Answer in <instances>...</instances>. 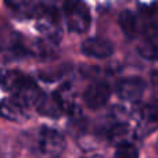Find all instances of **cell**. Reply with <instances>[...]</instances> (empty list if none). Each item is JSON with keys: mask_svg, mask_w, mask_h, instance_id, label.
<instances>
[{"mask_svg": "<svg viewBox=\"0 0 158 158\" xmlns=\"http://www.w3.org/2000/svg\"><path fill=\"white\" fill-rule=\"evenodd\" d=\"M82 53L92 58H107L112 54L114 47L103 38H90L82 43Z\"/></svg>", "mask_w": 158, "mask_h": 158, "instance_id": "obj_7", "label": "cell"}, {"mask_svg": "<svg viewBox=\"0 0 158 158\" xmlns=\"http://www.w3.org/2000/svg\"><path fill=\"white\" fill-rule=\"evenodd\" d=\"M115 158H139L136 147L131 143H123L118 146V150L115 153Z\"/></svg>", "mask_w": 158, "mask_h": 158, "instance_id": "obj_15", "label": "cell"}, {"mask_svg": "<svg viewBox=\"0 0 158 158\" xmlns=\"http://www.w3.org/2000/svg\"><path fill=\"white\" fill-rule=\"evenodd\" d=\"M67 27L71 32L83 33L90 25V13L82 0H67L64 4Z\"/></svg>", "mask_w": 158, "mask_h": 158, "instance_id": "obj_2", "label": "cell"}, {"mask_svg": "<svg viewBox=\"0 0 158 158\" xmlns=\"http://www.w3.org/2000/svg\"><path fill=\"white\" fill-rule=\"evenodd\" d=\"M35 107L38 110V112H40L42 115H46V117H50V118L60 117V114L64 111L63 106H61L60 100L57 98L56 94L52 96V97L43 94Z\"/></svg>", "mask_w": 158, "mask_h": 158, "instance_id": "obj_10", "label": "cell"}, {"mask_svg": "<svg viewBox=\"0 0 158 158\" xmlns=\"http://www.w3.org/2000/svg\"><path fill=\"white\" fill-rule=\"evenodd\" d=\"M139 54L147 60H158V31L146 33V39L139 46Z\"/></svg>", "mask_w": 158, "mask_h": 158, "instance_id": "obj_12", "label": "cell"}, {"mask_svg": "<svg viewBox=\"0 0 158 158\" xmlns=\"http://www.w3.org/2000/svg\"><path fill=\"white\" fill-rule=\"evenodd\" d=\"M111 90L106 82H93L83 93V101L89 108L97 110L108 101Z\"/></svg>", "mask_w": 158, "mask_h": 158, "instance_id": "obj_6", "label": "cell"}, {"mask_svg": "<svg viewBox=\"0 0 158 158\" xmlns=\"http://www.w3.org/2000/svg\"><path fill=\"white\" fill-rule=\"evenodd\" d=\"M56 158H57V157H56Z\"/></svg>", "mask_w": 158, "mask_h": 158, "instance_id": "obj_18", "label": "cell"}, {"mask_svg": "<svg viewBox=\"0 0 158 158\" xmlns=\"http://www.w3.org/2000/svg\"><path fill=\"white\" fill-rule=\"evenodd\" d=\"M153 79H154V83L158 86V69L157 71H154V75H153Z\"/></svg>", "mask_w": 158, "mask_h": 158, "instance_id": "obj_16", "label": "cell"}, {"mask_svg": "<svg viewBox=\"0 0 158 158\" xmlns=\"http://www.w3.org/2000/svg\"><path fill=\"white\" fill-rule=\"evenodd\" d=\"M146 90V82L139 77L122 78L115 85V93L125 101H137Z\"/></svg>", "mask_w": 158, "mask_h": 158, "instance_id": "obj_5", "label": "cell"}, {"mask_svg": "<svg viewBox=\"0 0 158 158\" xmlns=\"http://www.w3.org/2000/svg\"><path fill=\"white\" fill-rule=\"evenodd\" d=\"M132 136V129L128 123H115L110 128L108 139L117 146L129 143V137Z\"/></svg>", "mask_w": 158, "mask_h": 158, "instance_id": "obj_13", "label": "cell"}, {"mask_svg": "<svg viewBox=\"0 0 158 158\" xmlns=\"http://www.w3.org/2000/svg\"><path fill=\"white\" fill-rule=\"evenodd\" d=\"M158 126V108L156 107H146L140 115V128L143 132L150 133L153 129H157Z\"/></svg>", "mask_w": 158, "mask_h": 158, "instance_id": "obj_14", "label": "cell"}, {"mask_svg": "<svg viewBox=\"0 0 158 158\" xmlns=\"http://www.w3.org/2000/svg\"><path fill=\"white\" fill-rule=\"evenodd\" d=\"M82 158H103L100 156H86V157H82Z\"/></svg>", "mask_w": 158, "mask_h": 158, "instance_id": "obj_17", "label": "cell"}, {"mask_svg": "<svg viewBox=\"0 0 158 158\" xmlns=\"http://www.w3.org/2000/svg\"><path fill=\"white\" fill-rule=\"evenodd\" d=\"M38 148L47 156H58L65 147V140L60 132L49 128H42L38 137Z\"/></svg>", "mask_w": 158, "mask_h": 158, "instance_id": "obj_4", "label": "cell"}, {"mask_svg": "<svg viewBox=\"0 0 158 158\" xmlns=\"http://www.w3.org/2000/svg\"><path fill=\"white\" fill-rule=\"evenodd\" d=\"M119 24L122 31L128 36H136L143 31V19L142 17L135 15L131 11H125L119 17Z\"/></svg>", "mask_w": 158, "mask_h": 158, "instance_id": "obj_11", "label": "cell"}, {"mask_svg": "<svg viewBox=\"0 0 158 158\" xmlns=\"http://www.w3.org/2000/svg\"><path fill=\"white\" fill-rule=\"evenodd\" d=\"M28 106L17 97L4 98L2 103V115L11 121H22L27 118Z\"/></svg>", "mask_w": 158, "mask_h": 158, "instance_id": "obj_8", "label": "cell"}, {"mask_svg": "<svg viewBox=\"0 0 158 158\" xmlns=\"http://www.w3.org/2000/svg\"><path fill=\"white\" fill-rule=\"evenodd\" d=\"M36 17H38L36 27L44 38L53 42L61 38V25L57 10L53 7H42Z\"/></svg>", "mask_w": 158, "mask_h": 158, "instance_id": "obj_3", "label": "cell"}, {"mask_svg": "<svg viewBox=\"0 0 158 158\" xmlns=\"http://www.w3.org/2000/svg\"><path fill=\"white\" fill-rule=\"evenodd\" d=\"M7 7L21 15H38L43 4L42 0H4Z\"/></svg>", "mask_w": 158, "mask_h": 158, "instance_id": "obj_9", "label": "cell"}, {"mask_svg": "<svg viewBox=\"0 0 158 158\" xmlns=\"http://www.w3.org/2000/svg\"><path fill=\"white\" fill-rule=\"evenodd\" d=\"M3 86L14 94L18 100H21L28 107L36 106L43 93L38 87V85L29 77L21 74L18 71H10L4 74L3 78Z\"/></svg>", "mask_w": 158, "mask_h": 158, "instance_id": "obj_1", "label": "cell"}]
</instances>
